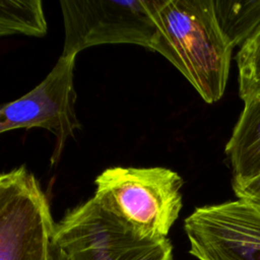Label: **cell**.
<instances>
[{"label": "cell", "mask_w": 260, "mask_h": 260, "mask_svg": "<svg viewBox=\"0 0 260 260\" xmlns=\"http://www.w3.org/2000/svg\"><path fill=\"white\" fill-rule=\"evenodd\" d=\"M47 34L42 1L40 0H1L0 35H24L44 37Z\"/></svg>", "instance_id": "cell-10"}, {"label": "cell", "mask_w": 260, "mask_h": 260, "mask_svg": "<svg viewBox=\"0 0 260 260\" xmlns=\"http://www.w3.org/2000/svg\"><path fill=\"white\" fill-rule=\"evenodd\" d=\"M184 230L198 260H260V208L247 200L197 207Z\"/></svg>", "instance_id": "cell-7"}, {"label": "cell", "mask_w": 260, "mask_h": 260, "mask_svg": "<svg viewBox=\"0 0 260 260\" xmlns=\"http://www.w3.org/2000/svg\"><path fill=\"white\" fill-rule=\"evenodd\" d=\"M244 105L225 145L233 173L232 183L260 175V100Z\"/></svg>", "instance_id": "cell-8"}, {"label": "cell", "mask_w": 260, "mask_h": 260, "mask_svg": "<svg viewBox=\"0 0 260 260\" xmlns=\"http://www.w3.org/2000/svg\"><path fill=\"white\" fill-rule=\"evenodd\" d=\"M218 23L235 47H242L260 29V0H213Z\"/></svg>", "instance_id": "cell-9"}, {"label": "cell", "mask_w": 260, "mask_h": 260, "mask_svg": "<svg viewBox=\"0 0 260 260\" xmlns=\"http://www.w3.org/2000/svg\"><path fill=\"white\" fill-rule=\"evenodd\" d=\"M94 184L93 198L145 238H167L183 206V179L167 168H109Z\"/></svg>", "instance_id": "cell-2"}, {"label": "cell", "mask_w": 260, "mask_h": 260, "mask_svg": "<svg viewBox=\"0 0 260 260\" xmlns=\"http://www.w3.org/2000/svg\"><path fill=\"white\" fill-rule=\"evenodd\" d=\"M50 260H69V258L62 249H60L58 246H56L53 243L52 249H51V258H50Z\"/></svg>", "instance_id": "cell-13"}, {"label": "cell", "mask_w": 260, "mask_h": 260, "mask_svg": "<svg viewBox=\"0 0 260 260\" xmlns=\"http://www.w3.org/2000/svg\"><path fill=\"white\" fill-rule=\"evenodd\" d=\"M237 198L247 200L260 208V175L244 182L232 183Z\"/></svg>", "instance_id": "cell-12"}, {"label": "cell", "mask_w": 260, "mask_h": 260, "mask_svg": "<svg viewBox=\"0 0 260 260\" xmlns=\"http://www.w3.org/2000/svg\"><path fill=\"white\" fill-rule=\"evenodd\" d=\"M56 223L35 175L20 166L0 176V260H50Z\"/></svg>", "instance_id": "cell-5"}, {"label": "cell", "mask_w": 260, "mask_h": 260, "mask_svg": "<svg viewBox=\"0 0 260 260\" xmlns=\"http://www.w3.org/2000/svg\"><path fill=\"white\" fill-rule=\"evenodd\" d=\"M149 50L170 61L204 102L224 93L234 46L216 18L213 0H160Z\"/></svg>", "instance_id": "cell-1"}, {"label": "cell", "mask_w": 260, "mask_h": 260, "mask_svg": "<svg viewBox=\"0 0 260 260\" xmlns=\"http://www.w3.org/2000/svg\"><path fill=\"white\" fill-rule=\"evenodd\" d=\"M53 243L69 260H174L168 238H145L93 197L56 223Z\"/></svg>", "instance_id": "cell-3"}, {"label": "cell", "mask_w": 260, "mask_h": 260, "mask_svg": "<svg viewBox=\"0 0 260 260\" xmlns=\"http://www.w3.org/2000/svg\"><path fill=\"white\" fill-rule=\"evenodd\" d=\"M76 56L61 55L40 84L0 110V132L40 127L56 138L55 164L69 138L81 128L76 117L74 66Z\"/></svg>", "instance_id": "cell-6"}, {"label": "cell", "mask_w": 260, "mask_h": 260, "mask_svg": "<svg viewBox=\"0 0 260 260\" xmlns=\"http://www.w3.org/2000/svg\"><path fill=\"white\" fill-rule=\"evenodd\" d=\"M160 0H63L64 46L61 55L104 44H133L150 49Z\"/></svg>", "instance_id": "cell-4"}, {"label": "cell", "mask_w": 260, "mask_h": 260, "mask_svg": "<svg viewBox=\"0 0 260 260\" xmlns=\"http://www.w3.org/2000/svg\"><path fill=\"white\" fill-rule=\"evenodd\" d=\"M236 62L241 100L244 104L260 100V29L240 47Z\"/></svg>", "instance_id": "cell-11"}]
</instances>
